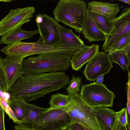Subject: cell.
<instances>
[{"mask_svg": "<svg viewBox=\"0 0 130 130\" xmlns=\"http://www.w3.org/2000/svg\"><path fill=\"white\" fill-rule=\"evenodd\" d=\"M70 81L68 75L62 71L25 75L17 79L8 93L10 98H20L30 102L58 91Z\"/></svg>", "mask_w": 130, "mask_h": 130, "instance_id": "obj_1", "label": "cell"}, {"mask_svg": "<svg viewBox=\"0 0 130 130\" xmlns=\"http://www.w3.org/2000/svg\"><path fill=\"white\" fill-rule=\"evenodd\" d=\"M71 57L63 53L49 52L24 58L22 67L25 75L64 72L71 65Z\"/></svg>", "mask_w": 130, "mask_h": 130, "instance_id": "obj_2", "label": "cell"}, {"mask_svg": "<svg viewBox=\"0 0 130 130\" xmlns=\"http://www.w3.org/2000/svg\"><path fill=\"white\" fill-rule=\"evenodd\" d=\"M86 4L83 0H60L53 10L54 19L73 28L80 33L87 13Z\"/></svg>", "mask_w": 130, "mask_h": 130, "instance_id": "obj_3", "label": "cell"}, {"mask_svg": "<svg viewBox=\"0 0 130 130\" xmlns=\"http://www.w3.org/2000/svg\"><path fill=\"white\" fill-rule=\"evenodd\" d=\"M1 51L6 56H21L26 58L29 56L53 52H60L71 57L74 52L58 44H48L39 41L26 43L19 42L7 45Z\"/></svg>", "mask_w": 130, "mask_h": 130, "instance_id": "obj_4", "label": "cell"}, {"mask_svg": "<svg viewBox=\"0 0 130 130\" xmlns=\"http://www.w3.org/2000/svg\"><path fill=\"white\" fill-rule=\"evenodd\" d=\"M70 102L62 109L69 115L71 124H83L92 130H100L94 108L88 105L82 99L80 93L69 95Z\"/></svg>", "mask_w": 130, "mask_h": 130, "instance_id": "obj_5", "label": "cell"}, {"mask_svg": "<svg viewBox=\"0 0 130 130\" xmlns=\"http://www.w3.org/2000/svg\"><path fill=\"white\" fill-rule=\"evenodd\" d=\"M84 101L92 108L112 107L116 96L105 85L94 82L85 84L81 87L80 93Z\"/></svg>", "mask_w": 130, "mask_h": 130, "instance_id": "obj_6", "label": "cell"}, {"mask_svg": "<svg viewBox=\"0 0 130 130\" xmlns=\"http://www.w3.org/2000/svg\"><path fill=\"white\" fill-rule=\"evenodd\" d=\"M68 113L58 108H48L41 113L33 125L34 130H62L71 124Z\"/></svg>", "mask_w": 130, "mask_h": 130, "instance_id": "obj_7", "label": "cell"}, {"mask_svg": "<svg viewBox=\"0 0 130 130\" xmlns=\"http://www.w3.org/2000/svg\"><path fill=\"white\" fill-rule=\"evenodd\" d=\"M34 7H28L11 9L5 17L0 21V36L29 21L33 17Z\"/></svg>", "mask_w": 130, "mask_h": 130, "instance_id": "obj_8", "label": "cell"}, {"mask_svg": "<svg viewBox=\"0 0 130 130\" xmlns=\"http://www.w3.org/2000/svg\"><path fill=\"white\" fill-rule=\"evenodd\" d=\"M130 33V8H125L121 14L113 21L110 33L105 35L102 49L108 52L112 46L121 38Z\"/></svg>", "mask_w": 130, "mask_h": 130, "instance_id": "obj_9", "label": "cell"}, {"mask_svg": "<svg viewBox=\"0 0 130 130\" xmlns=\"http://www.w3.org/2000/svg\"><path fill=\"white\" fill-rule=\"evenodd\" d=\"M25 58L6 56L4 58L0 57V67L4 76L6 92L19 78L25 74L22 67L23 61Z\"/></svg>", "mask_w": 130, "mask_h": 130, "instance_id": "obj_10", "label": "cell"}, {"mask_svg": "<svg viewBox=\"0 0 130 130\" xmlns=\"http://www.w3.org/2000/svg\"><path fill=\"white\" fill-rule=\"evenodd\" d=\"M112 67L108 54L99 52L88 62L83 73L86 79L94 82L99 76L108 73Z\"/></svg>", "mask_w": 130, "mask_h": 130, "instance_id": "obj_11", "label": "cell"}, {"mask_svg": "<svg viewBox=\"0 0 130 130\" xmlns=\"http://www.w3.org/2000/svg\"><path fill=\"white\" fill-rule=\"evenodd\" d=\"M42 20L36 23L40 36L38 41L48 44H58L59 38L56 27L52 17L42 14Z\"/></svg>", "mask_w": 130, "mask_h": 130, "instance_id": "obj_12", "label": "cell"}, {"mask_svg": "<svg viewBox=\"0 0 130 130\" xmlns=\"http://www.w3.org/2000/svg\"><path fill=\"white\" fill-rule=\"evenodd\" d=\"M52 20L57 30L59 38L58 45L75 52L85 44L80 37L76 35L72 29H67L60 25L53 18Z\"/></svg>", "mask_w": 130, "mask_h": 130, "instance_id": "obj_13", "label": "cell"}, {"mask_svg": "<svg viewBox=\"0 0 130 130\" xmlns=\"http://www.w3.org/2000/svg\"><path fill=\"white\" fill-rule=\"evenodd\" d=\"M99 45L93 44L90 46L85 44L75 52L71 57V65L73 70L77 71L89 62L99 52Z\"/></svg>", "mask_w": 130, "mask_h": 130, "instance_id": "obj_14", "label": "cell"}, {"mask_svg": "<svg viewBox=\"0 0 130 130\" xmlns=\"http://www.w3.org/2000/svg\"><path fill=\"white\" fill-rule=\"evenodd\" d=\"M88 8L102 15L113 21L120 11L118 5L106 2L91 1L88 3Z\"/></svg>", "mask_w": 130, "mask_h": 130, "instance_id": "obj_15", "label": "cell"}, {"mask_svg": "<svg viewBox=\"0 0 130 130\" xmlns=\"http://www.w3.org/2000/svg\"><path fill=\"white\" fill-rule=\"evenodd\" d=\"M85 38L90 43L104 41L105 35L97 27L91 16L90 10L88 8L86 19L81 31Z\"/></svg>", "mask_w": 130, "mask_h": 130, "instance_id": "obj_16", "label": "cell"}, {"mask_svg": "<svg viewBox=\"0 0 130 130\" xmlns=\"http://www.w3.org/2000/svg\"><path fill=\"white\" fill-rule=\"evenodd\" d=\"M100 130H111L116 119L115 112L108 107L94 108Z\"/></svg>", "mask_w": 130, "mask_h": 130, "instance_id": "obj_17", "label": "cell"}, {"mask_svg": "<svg viewBox=\"0 0 130 130\" xmlns=\"http://www.w3.org/2000/svg\"><path fill=\"white\" fill-rule=\"evenodd\" d=\"M38 34V30L28 31L23 30L21 27H17L2 35L0 39V44H12L31 37Z\"/></svg>", "mask_w": 130, "mask_h": 130, "instance_id": "obj_18", "label": "cell"}, {"mask_svg": "<svg viewBox=\"0 0 130 130\" xmlns=\"http://www.w3.org/2000/svg\"><path fill=\"white\" fill-rule=\"evenodd\" d=\"M26 109L24 119L22 123L17 124L27 128L32 127L41 113L48 109L36 106L26 102Z\"/></svg>", "mask_w": 130, "mask_h": 130, "instance_id": "obj_19", "label": "cell"}, {"mask_svg": "<svg viewBox=\"0 0 130 130\" xmlns=\"http://www.w3.org/2000/svg\"><path fill=\"white\" fill-rule=\"evenodd\" d=\"M8 104L19 123H22L25 117L26 109V102L22 98H10Z\"/></svg>", "mask_w": 130, "mask_h": 130, "instance_id": "obj_20", "label": "cell"}, {"mask_svg": "<svg viewBox=\"0 0 130 130\" xmlns=\"http://www.w3.org/2000/svg\"><path fill=\"white\" fill-rule=\"evenodd\" d=\"M90 11L92 19L98 28L105 35H108L112 28L113 21L102 15Z\"/></svg>", "mask_w": 130, "mask_h": 130, "instance_id": "obj_21", "label": "cell"}, {"mask_svg": "<svg viewBox=\"0 0 130 130\" xmlns=\"http://www.w3.org/2000/svg\"><path fill=\"white\" fill-rule=\"evenodd\" d=\"M108 55L112 63L115 62L124 70L128 71L130 65V53L127 54L123 50H122L114 52Z\"/></svg>", "mask_w": 130, "mask_h": 130, "instance_id": "obj_22", "label": "cell"}, {"mask_svg": "<svg viewBox=\"0 0 130 130\" xmlns=\"http://www.w3.org/2000/svg\"><path fill=\"white\" fill-rule=\"evenodd\" d=\"M70 101L69 95L58 93L52 95L49 104L52 108L62 109L67 106Z\"/></svg>", "mask_w": 130, "mask_h": 130, "instance_id": "obj_23", "label": "cell"}, {"mask_svg": "<svg viewBox=\"0 0 130 130\" xmlns=\"http://www.w3.org/2000/svg\"><path fill=\"white\" fill-rule=\"evenodd\" d=\"M81 81V78L79 77H75L72 75V78L66 88V93L68 95L75 94L80 91V87L82 84Z\"/></svg>", "mask_w": 130, "mask_h": 130, "instance_id": "obj_24", "label": "cell"}, {"mask_svg": "<svg viewBox=\"0 0 130 130\" xmlns=\"http://www.w3.org/2000/svg\"><path fill=\"white\" fill-rule=\"evenodd\" d=\"M130 43V33L123 36L115 42L108 51V54L115 51L123 50Z\"/></svg>", "mask_w": 130, "mask_h": 130, "instance_id": "obj_25", "label": "cell"}, {"mask_svg": "<svg viewBox=\"0 0 130 130\" xmlns=\"http://www.w3.org/2000/svg\"><path fill=\"white\" fill-rule=\"evenodd\" d=\"M115 116L117 120L122 125L127 126L130 130L129 116L126 108H123L120 111L115 112Z\"/></svg>", "mask_w": 130, "mask_h": 130, "instance_id": "obj_26", "label": "cell"}, {"mask_svg": "<svg viewBox=\"0 0 130 130\" xmlns=\"http://www.w3.org/2000/svg\"><path fill=\"white\" fill-rule=\"evenodd\" d=\"M0 105L6 112L10 118L14 122L16 123L17 124L19 122L9 106L8 104L3 100L0 98Z\"/></svg>", "mask_w": 130, "mask_h": 130, "instance_id": "obj_27", "label": "cell"}, {"mask_svg": "<svg viewBox=\"0 0 130 130\" xmlns=\"http://www.w3.org/2000/svg\"><path fill=\"white\" fill-rule=\"evenodd\" d=\"M128 80L127 83L126 90L127 94V102L126 108L129 116L130 115V73L128 71Z\"/></svg>", "mask_w": 130, "mask_h": 130, "instance_id": "obj_28", "label": "cell"}, {"mask_svg": "<svg viewBox=\"0 0 130 130\" xmlns=\"http://www.w3.org/2000/svg\"><path fill=\"white\" fill-rule=\"evenodd\" d=\"M0 90L4 92H6L4 76L3 71L0 67Z\"/></svg>", "mask_w": 130, "mask_h": 130, "instance_id": "obj_29", "label": "cell"}, {"mask_svg": "<svg viewBox=\"0 0 130 130\" xmlns=\"http://www.w3.org/2000/svg\"><path fill=\"white\" fill-rule=\"evenodd\" d=\"M5 111L0 105V130H5L4 123Z\"/></svg>", "mask_w": 130, "mask_h": 130, "instance_id": "obj_30", "label": "cell"}, {"mask_svg": "<svg viewBox=\"0 0 130 130\" xmlns=\"http://www.w3.org/2000/svg\"><path fill=\"white\" fill-rule=\"evenodd\" d=\"M65 130H84L80 125L78 123L70 124L64 129Z\"/></svg>", "mask_w": 130, "mask_h": 130, "instance_id": "obj_31", "label": "cell"}, {"mask_svg": "<svg viewBox=\"0 0 130 130\" xmlns=\"http://www.w3.org/2000/svg\"><path fill=\"white\" fill-rule=\"evenodd\" d=\"M111 130H128L126 126L121 125L117 120V119L115 121Z\"/></svg>", "mask_w": 130, "mask_h": 130, "instance_id": "obj_32", "label": "cell"}, {"mask_svg": "<svg viewBox=\"0 0 130 130\" xmlns=\"http://www.w3.org/2000/svg\"><path fill=\"white\" fill-rule=\"evenodd\" d=\"M0 98L8 104L10 95L8 93L4 92L0 90Z\"/></svg>", "mask_w": 130, "mask_h": 130, "instance_id": "obj_33", "label": "cell"}, {"mask_svg": "<svg viewBox=\"0 0 130 130\" xmlns=\"http://www.w3.org/2000/svg\"><path fill=\"white\" fill-rule=\"evenodd\" d=\"M104 75H101L99 76L95 80L96 81L94 82L97 84H103L104 81Z\"/></svg>", "mask_w": 130, "mask_h": 130, "instance_id": "obj_34", "label": "cell"}, {"mask_svg": "<svg viewBox=\"0 0 130 130\" xmlns=\"http://www.w3.org/2000/svg\"><path fill=\"white\" fill-rule=\"evenodd\" d=\"M14 130H34L27 128L18 124L14 126Z\"/></svg>", "mask_w": 130, "mask_h": 130, "instance_id": "obj_35", "label": "cell"}, {"mask_svg": "<svg viewBox=\"0 0 130 130\" xmlns=\"http://www.w3.org/2000/svg\"><path fill=\"white\" fill-rule=\"evenodd\" d=\"M130 43H129L123 50L127 54L130 53Z\"/></svg>", "mask_w": 130, "mask_h": 130, "instance_id": "obj_36", "label": "cell"}, {"mask_svg": "<svg viewBox=\"0 0 130 130\" xmlns=\"http://www.w3.org/2000/svg\"><path fill=\"white\" fill-rule=\"evenodd\" d=\"M79 124L83 128L84 130H92L90 128H89L87 126H86V125H85L84 124Z\"/></svg>", "mask_w": 130, "mask_h": 130, "instance_id": "obj_37", "label": "cell"}, {"mask_svg": "<svg viewBox=\"0 0 130 130\" xmlns=\"http://www.w3.org/2000/svg\"><path fill=\"white\" fill-rule=\"evenodd\" d=\"M118 1L125 3L129 5H130V0H118Z\"/></svg>", "mask_w": 130, "mask_h": 130, "instance_id": "obj_38", "label": "cell"}]
</instances>
